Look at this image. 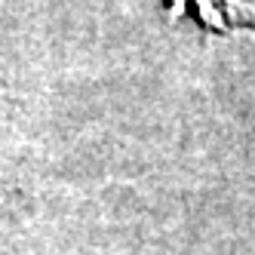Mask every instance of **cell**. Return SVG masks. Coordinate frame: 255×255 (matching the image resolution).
I'll use <instances>...</instances> for the list:
<instances>
[{
    "label": "cell",
    "mask_w": 255,
    "mask_h": 255,
    "mask_svg": "<svg viewBox=\"0 0 255 255\" xmlns=\"http://www.w3.org/2000/svg\"><path fill=\"white\" fill-rule=\"evenodd\" d=\"M181 6L194 15V22L203 31H255V12L246 0H181Z\"/></svg>",
    "instance_id": "6da1fadb"
}]
</instances>
